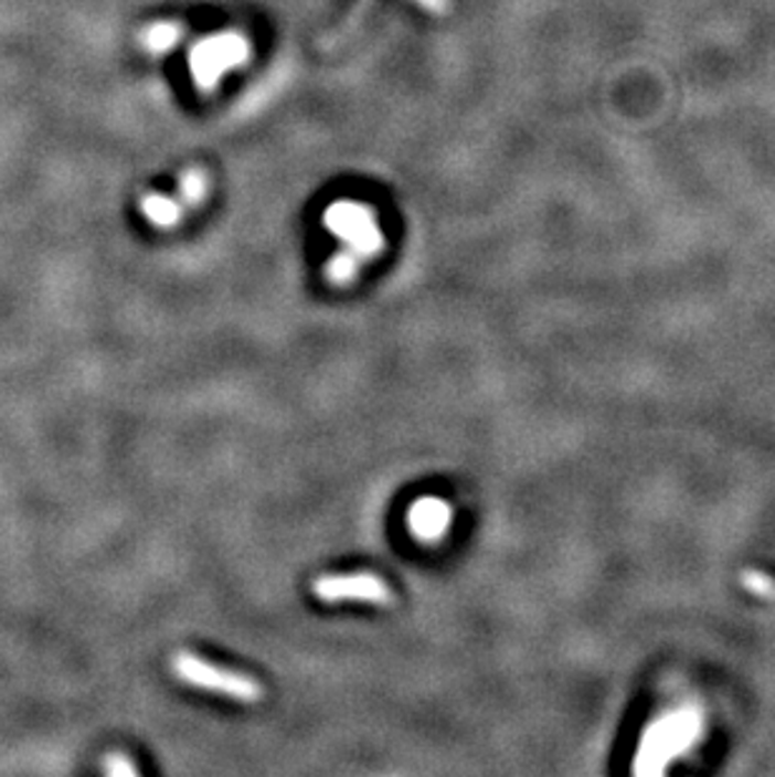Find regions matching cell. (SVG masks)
Returning a JSON list of instances; mask_svg holds the SVG:
<instances>
[{"label":"cell","instance_id":"1","mask_svg":"<svg viewBox=\"0 0 775 777\" xmlns=\"http://www.w3.org/2000/svg\"><path fill=\"white\" fill-rule=\"evenodd\" d=\"M252 58V41L242 31H220L200 39L189 49V74L202 94H212L222 78L247 66Z\"/></svg>","mask_w":775,"mask_h":777},{"label":"cell","instance_id":"2","mask_svg":"<svg viewBox=\"0 0 775 777\" xmlns=\"http://www.w3.org/2000/svg\"><path fill=\"white\" fill-rule=\"evenodd\" d=\"M698 732L700 715L690 707L660 717L645 732L643 745L637 749L635 770L643 775L662 773L667 763L675 760V757L690 747L692 739L698 737Z\"/></svg>","mask_w":775,"mask_h":777},{"label":"cell","instance_id":"3","mask_svg":"<svg viewBox=\"0 0 775 777\" xmlns=\"http://www.w3.org/2000/svg\"><path fill=\"white\" fill-rule=\"evenodd\" d=\"M322 224L342 242V249L353 252L363 262L378 257L385 247V237L373 206L340 199L322 212Z\"/></svg>","mask_w":775,"mask_h":777},{"label":"cell","instance_id":"4","mask_svg":"<svg viewBox=\"0 0 775 777\" xmlns=\"http://www.w3.org/2000/svg\"><path fill=\"white\" fill-rule=\"evenodd\" d=\"M171 672L187 684L200 686V690L206 692L227 694V698L237 702H259V698H263V686L252 680V677L234 670H224V667L204 662V659L189 652L174 654V659H171Z\"/></svg>","mask_w":775,"mask_h":777},{"label":"cell","instance_id":"5","mask_svg":"<svg viewBox=\"0 0 775 777\" xmlns=\"http://www.w3.org/2000/svg\"><path fill=\"white\" fill-rule=\"evenodd\" d=\"M312 592L322 602H363L375 604V607H388L393 604V589L388 586L381 576L375 574H336V576H320L312 584Z\"/></svg>","mask_w":775,"mask_h":777},{"label":"cell","instance_id":"6","mask_svg":"<svg viewBox=\"0 0 775 777\" xmlns=\"http://www.w3.org/2000/svg\"><path fill=\"white\" fill-rule=\"evenodd\" d=\"M450 521H454V509H450L446 501L434 499V496L418 499L408 511L411 534L416 536L421 544H436V541L444 539V534L450 529Z\"/></svg>","mask_w":775,"mask_h":777},{"label":"cell","instance_id":"7","mask_svg":"<svg viewBox=\"0 0 775 777\" xmlns=\"http://www.w3.org/2000/svg\"><path fill=\"white\" fill-rule=\"evenodd\" d=\"M139 212L149 224H155L159 230H171L184 220V212H189L184 202L179 196L167 194H147L141 196Z\"/></svg>","mask_w":775,"mask_h":777},{"label":"cell","instance_id":"8","mask_svg":"<svg viewBox=\"0 0 775 777\" xmlns=\"http://www.w3.org/2000/svg\"><path fill=\"white\" fill-rule=\"evenodd\" d=\"M184 39V25L174 21H157L139 33V46L151 56H164Z\"/></svg>","mask_w":775,"mask_h":777},{"label":"cell","instance_id":"9","mask_svg":"<svg viewBox=\"0 0 775 777\" xmlns=\"http://www.w3.org/2000/svg\"><path fill=\"white\" fill-rule=\"evenodd\" d=\"M179 199H182L189 212L197 210L210 196V174L204 169H187L179 179Z\"/></svg>","mask_w":775,"mask_h":777},{"label":"cell","instance_id":"10","mask_svg":"<svg viewBox=\"0 0 775 777\" xmlns=\"http://www.w3.org/2000/svg\"><path fill=\"white\" fill-rule=\"evenodd\" d=\"M365 262L355 257L353 252H348V249H340L336 257H332L328 262V267H326V279L330 285H336V287H348V285H353L355 283V277L360 273V267H363Z\"/></svg>","mask_w":775,"mask_h":777},{"label":"cell","instance_id":"11","mask_svg":"<svg viewBox=\"0 0 775 777\" xmlns=\"http://www.w3.org/2000/svg\"><path fill=\"white\" fill-rule=\"evenodd\" d=\"M102 770L106 775H114V777H134V775H139V767L134 765L124 753L106 755L104 763H102Z\"/></svg>","mask_w":775,"mask_h":777},{"label":"cell","instance_id":"12","mask_svg":"<svg viewBox=\"0 0 775 777\" xmlns=\"http://www.w3.org/2000/svg\"><path fill=\"white\" fill-rule=\"evenodd\" d=\"M413 3L431 15H446L450 11V0H413Z\"/></svg>","mask_w":775,"mask_h":777},{"label":"cell","instance_id":"13","mask_svg":"<svg viewBox=\"0 0 775 777\" xmlns=\"http://www.w3.org/2000/svg\"><path fill=\"white\" fill-rule=\"evenodd\" d=\"M365 3H368V0H360V6L355 8V11H353V15H350L348 18V23H346V29H342V33H346V31H350V29H353V25L360 21V18H363V11H365Z\"/></svg>","mask_w":775,"mask_h":777}]
</instances>
